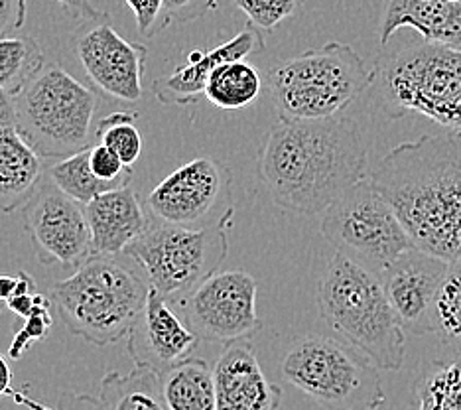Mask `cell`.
I'll return each mask as SVG.
<instances>
[{"mask_svg":"<svg viewBox=\"0 0 461 410\" xmlns=\"http://www.w3.org/2000/svg\"><path fill=\"white\" fill-rule=\"evenodd\" d=\"M449 3H459V0H449Z\"/></svg>","mask_w":461,"mask_h":410,"instance_id":"cell-43","label":"cell"},{"mask_svg":"<svg viewBox=\"0 0 461 410\" xmlns=\"http://www.w3.org/2000/svg\"><path fill=\"white\" fill-rule=\"evenodd\" d=\"M369 178L416 249L446 262L461 259V132L398 144Z\"/></svg>","mask_w":461,"mask_h":410,"instance_id":"cell-2","label":"cell"},{"mask_svg":"<svg viewBox=\"0 0 461 410\" xmlns=\"http://www.w3.org/2000/svg\"><path fill=\"white\" fill-rule=\"evenodd\" d=\"M154 219L164 223L205 229L233 225V176L212 156H199L177 168L146 197Z\"/></svg>","mask_w":461,"mask_h":410,"instance_id":"cell-11","label":"cell"},{"mask_svg":"<svg viewBox=\"0 0 461 410\" xmlns=\"http://www.w3.org/2000/svg\"><path fill=\"white\" fill-rule=\"evenodd\" d=\"M449 262L420 249H411L381 272L383 287L404 332H436V302Z\"/></svg>","mask_w":461,"mask_h":410,"instance_id":"cell-15","label":"cell"},{"mask_svg":"<svg viewBox=\"0 0 461 410\" xmlns=\"http://www.w3.org/2000/svg\"><path fill=\"white\" fill-rule=\"evenodd\" d=\"M16 290L13 296L8 298L6 308L13 312L14 315H18L20 320L30 318L32 314L50 310L51 306V298H46L36 287V280L32 275H28L26 270H18L16 272Z\"/></svg>","mask_w":461,"mask_h":410,"instance_id":"cell-31","label":"cell"},{"mask_svg":"<svg viewBox=\"0 0 461 410\" xmlns=\"http://www.w3.org/2000/svg\"><path fill=\"white\" fill-rule=\"evenodd\" d=\"M99 396L107 410H170L162 395L160 375L149 367H134L131 373H107Z\"/></svg>","mask_w":461,"mask_h":410,"instance_id":"cell-23","label":"cell"},{"mask_svg":"<svg viewBox=\"0 0 461 410\" xmlns=\"http://www.w3.org/2000/svg\"><path fill=\"white\" fill-rule=\"evenodd\" d=\"M401 28H412L426 41L461 50V0H389L379 26L381 48Z\"/></svg>","mask_w":461,"mask_h":410,"instance_id":"cell-20","label":"cell"},{"mask_svg":"<svg viewBox=\"0 0 461 410\" xmlns=\"http://www.w3.org/2000/svg\"><path fill=\"white\" fill-rule=\"evenodd\" d=\"M416 410H461V351L426 363L414 383Z\"/></svg>","mask_w":461,"mask_h":410,"instance_id":"cell-24","label":"cell"},{"mask_svg":"<svg viewBox=\"0 0 461 410\" xmlns=\"http://www.w3.org/2000/svg\"><path fill=\"white\" fill-rule=\"evenodd\" d=\"M219 0H162L164 24L194 23V20L215 10Z\"/></svg>","mask_w":461,"mask_h":410,"instance_id":"cell-34","label":"cell"},{"mask_svg":"<svg viewBox=\"0 0 461 410\" xmlns=\"http://www.w3.org/2000/svg\"><path fill=\"white\" fill-rule=\"evenodd\" d=\"M321 320L384 371L404 365V328L386 296L379 272L335 252L318 284Z\"/></svg>","mask_w":461,"mask_h":410,"instance_id":"cell-3","label":"cell"},{"mask_svg":"<svg viewBox=\"0 0 461 410\" xmlns=\"http://www.w3.org/2000/svg\"><path fill=\"white\" fill-rule=\"evenodd\" d=\"M280 371L328 410H376L384 403L381 373L341 338L308 333L290 345Z\"/></svg>","mask_w":461,"mask_h":410,"instance_id":"cell-8","label":"cell"},{"mask_svg":"<svg viewBox=\"0 0 461 410\" xmlns=\"http://www.w3.org/2000/svg\"><path fill=\"white\" fill-rule=\"evenodd\" d=\"M0 123H16L14 97L3 89H0Z\"/></svg>","mask_w":461,"mask_h":410,"instance_id":"cell-40","label":"cell"},{"mask_svg":"<svg viewBox=\"0 0 461 410\" xmlns=\"http://www.w3.org/2000/svg\"><path fill=\"white\" fill-rule=\"evenodd\" d=\"M150 284L117 257L93 255L51 288V304L66 328L95 347L129 335L149 296Z\"/></svg>","mask_w":461,"mask_h":410,"instance_id":"cell-5","label":"cell"},{"mask_svg":"<svg viewBox=\"0 0 461 410\" xmlns=\"http://www.w3.org/2000/svg\"><path fill=\"white\" fill-rule=\"evenodd\" d=\"M73 54L95 89L107 97L136 103L142 99V79L149 48L124 40L109 16L86 20L73 34Z\"/></svg>","mask_w":461,"mask_h":410,"instance_id":"cell-14","label":"cell"},{"mask_svg":"<svg viewBox=\"0 0 461 410\" xmlns=\"http://www.w3.org/2000/svg\"><path fill=\"white\" fill-rule=\"evenodd\" d=\"M199 340L187 328L158 290L150 288L144 306L127 335V353L136 367H149L156 373L172 369L190 360Z\"/></svg>","mask_w":461,"mask_h":410,"instance_id":"cell-16","label":"cell"},{"mask_svg":"<svg viewBox=\"0 0 461 410\" xmlns=\"http://www.w3.org/2000/svg\"><path fill=\"white\" fill-rule=\"evenodd\" d=\"M164 401L170 410H217L215 371L205 360L190 357L160 373Z\"/></svg>","mask_w":461,"mask_h":410,"instance_id":"cell-22","label":"cell"},{"mask_svg":"<svg viewBox=\"0 0 461 410\" xmlns=\"http://www.w3.org/2000/svg\"><path fill=\"white\" fill-rule=\"evenodd\" d=\"M3 396L14 398L18 405L28 406L30 410H54V408L41 406L40 403L32 401V398H30L28 395L16 391V388L13 387V369H10V365L6 363L5 357L0 355V398H3Z\"/></svg>","mask_w":461,"mask_h":410,"instance_id":"cell-37","label":"cell"},{"mask_svg":"<svg viewBox=\"0 0 461 410\" xmlns=\"http://www.w3.org/2000/svg\"><path fill=\"white\" fill-rule=\"evenodd\" d=\"M213 371L217 410H280L282 388L260 369L250 342L225 345Z\"/></svg>","mask_w":461,"mask_h":410,"instance_id":"cell-18","label":"cell"},{"mask_svg":"<svg viewBox=\"0 0 461 410\" xmlns=\"http://www.w3.org/2000/svg\"><path fill=\"white\" fill-rule=\"evenodd\" d=\"M265 50V40L260 30L247 23L245 28L230 40L217 48L203 51L192 50L184 66H177L166 76H160L152 83V93L162 105H194L205 97V86L212 73L227 61L247 59L249 56L260 54Z\"/></svg>","mask_w":461,"mask_h":410,"instance_id":"cell-17","label":"cell"},{"mask_svg":"<svg viewBox=\"0 0 461 410\" xmlns=\"http://www.w3.org/2000/svg\"><path fill=\"white\" fill-rule=\"evenodd\" d=\"M58 3L66 8L69 16L81 18L83 23L107 16V13L101 8V0H58Z\"/></svg>","mask_w":461,"mask_h":410,"instance_id":"cell-39","label":"cell"},{"mask_svg":"<svg viewBox=\"0 0 461 410\" xmlns=\"http://www.w3.org/2000/svg\"><path fill=\"white\" fill-rule=\"evenodd\" d=\"M48 178L61 192L68 194L76 202L87 205L101 194L121 189L122 186L113 182H103L91 170V149L73 154L64 160H58L48 168Z\"/></svg>","mask_w":461,"mask_h":410,"instance_id":"cell-27","label":"cell"},{"mask_svg":"<svg viewBox=\"0 0 461 410\" xmlns=\"http://www.w3.org/2000/svg\"><path fill=\"white\" fill-rule=\"evenodd\" d=\"M86 214L93 255L107 257H117L127 251L144 233L150 221L139 196L129 186L97 196L86 205Z\"/></svg>","mask_w":461,"mask_h":410,"instance_id":"cell-19","label":"cell"},{"mask_svg":"<svg viewBox=\"0 0 461 410\" xmlns=\"http://www.w3.org/2000/svg\"><path fill=\"white\" fill-rule=\"evenodd\" d=\"M235 6L243 10L249 23L258 30L272 32L282 20L296 13L302 0H233Z\"/></svg>","mask_w":461,"mask_h":410,"instance_id":"cell-30","label":"cell"},{"mask_svg":"<svg viewBox=\"0 0 461 410\" xmlns=\"http://www.w3.org/2000/svg\"><path fill=\"white\" fill-rule=\"evenodd\" d=\"M136 113L117 111L97 123L99 144L107 146L131 168L142 154V134L136 126Z\"/></svg>","mask_w":461,"mask_h":410,"instance_id":"cell-29","label":"cell"},{"mask_svg":"<svg viewBox=\"0 0 461 410\" xmlns=\"http://www.w3.org/2000/svg\"><path fill=\"white\" fill-rule=\"evenodd\" d=\"M199 342H249L263 330L257 314V280L245 270H217L176 302Z\"/></svg>","mask_w":461,"mask_h":410,"instance_id":"cell-12","label":"cell"},{"mask_svg":"<svg viewBox=\"0 0 461 410\" xmlns=\"http://www.w3.org/2000/svg\"><path fill=\"white\" fill-rule=\"evenodd\" d=\"M320 229L339 252L379 275L414 249L393 205L376 192L371 178H363L335 199L323 212Z\"/></svg>","mask_w":461,"mask_h":410,"instance_id":"cell-10","label":"cell"},{"mask_svg":"<svg viewBox=\"0 0 461 410\" xmlns=\"http://www.w3.org/2000/svg\"><path fill=\"white\" fill-rule=\"evenodd\" d=\"M449 350L461 351V259L449 262L436 302V332Z\"/></svg>","mask_w":461,"mask_h":410,"instance_id":"cell-28","label":"cell"},{"mask_svg":"<svg viewBox=\"0 0 461 410\" xmlns=\"http://www.w3.org/2000/svg\"><path fill=\"white\" fill-rule=\"evenodd\" d=\"M46 66V54L32 36L0 38V89L8 95L23 91Z\"/></svg>","mask_w":461,"mask_h":410,"instance_id":"cell-26","label":"cell"},{"mask_svg":"<svg viewBox=\"0 0 461 410\" xmlns=\"http://www.w3.org/2000/svg\"><path fill=\"white\" fill-rule=\"evenodd\" d=\"M263 77L247 59L219 66L205 86V99L221 111H240L258 99Z\"/></svg>","mask_w":461,"mask_h":410,"instance_id":"cell-25","label":"cell"},{"mask_svg":"<svg viewBox=\"0 0 461 410\" xmlns=\"http://www.w3.org/2000/svg\"><path fill=\"white\" fill-rule=\"evenodd\" d=\"M44 180V160L34 152L16 123H0V212L24 207Z\"/></svg>","mask_w":461,"mask_h":410,"instance_id":"cell-21","label":"cell"},{"mask_svg":"<svg viewBox=\"0 0 461 410\" xmlns=\"http://www.w3.org/2000/svg\"><path fill=\"white\" fill-rule=\"evenodd\" d=\"M267 86L278 119L318 121L338 117L373 86V69L349 44L328 41L268 71Z\"/></svg>","mask_w":461,"mask_h":410,"instance_id":"cell-6","label":"cell"},{"mask_svg":"<svg viewBox=\"0 0 461 410\" xmlns=\"http://www.w3.org/2000/svg\"><path fill=\"white\" fill-rule=\"evenodd\" d=\"M54 410H107L101 396H93L87 393H61Z\"/></svg>","mask_w":461,"mask_h":410,"instance_id":"cell-38","label":"cell"},{"mask_svg":"<svg viewBox=\"0 0 461 410\" xmlns=\"http://www.w3.org/2000/svg\"><path fill=\"white\" fill-rule=\"evenodd\" d=\"M26 0H0V38L13 36L26 23Z\"/></svg>","mask_w":461,"mask_h":410,"instance_id":"cell-36","label":"cell"},{"mask_svg":"<svg viewBox=\"0 0 461 410\" xmlns=\"http://www.w3.org/2000/svg\"><path fill=\"white\" fill-rule=\"evenodd\" d=\"M229 227L230 223L187 229L152 217L124 255L142 269L150 288L177 302L223 265L229 255Z\"/></svg>","mask_w":461,"mask_h":410,"instance_id":"cell-9","label":"cell"},{"mask_svg":"<svg viewBox=\"0 0 461 410\" xmlns=\"http://www.w3.org/2000/svg\"><path fill=\"white\" fill-rule=\"evenodd\" d=\"M124 3L132 10L136 28L142 36L152 38L158 34V30L166 28L162 0H124Z\"/></svg>","mask_w":461,"mask_h":410,"instance_id":"cell-35","label":"cell"},{"mask_svg":"<svg viewBox=\"0 0 461 410\" xmlns=\"http://www.w3.org/2000/svg\"><path fill=\"white\" fill-rule=\"evenodd\" d=\"M6 308V302L3 300V298H0V314H3V310Z\"/></svg>","mask_w":461,"mask_h":410,"instance_id":"cell-42","label":"cell"},{"mask_svg":"<svg viewBox=\"0 0 461 410\" xmlns=\"http://www.w3.org/2000/svg\"><path fill=\"white\" fill-rule=\"evenodd\" d=\"M51 323H54V320H51L50 310L32 314L30 318H26L24 325L18 330L13 343L8 347L10 360H20V357H23L34 343L46 340L50 335Z\"/></svg>","mask_w":461,"mask_h":410,"instance_id":"cell-33","label":"cell"},{"mask_svg":"<svg viewBox=\"0 0 461 410\" xmlns=\"http://www.w3.org/2000/svg\"><path fill=\"white\" fill-rule=\"evenodd\" d=\"M24 227L41 265L79 269L93 257L86 205L44 178L23 207Z\"/></svg>","mask_w":461,"mask_h":410,"instance_id":"cell-13","label":"cell"},{"mask_svg":"<svg viewBox=\"0 0 461 410\" xmlns=\"http://www.w3.org/2000/svg\"><path fill=\"white\" fill-rule=\"evenodd\" d=\"M369 142L357 121L341 113L318 121L278 119L258 156L260 180L278 207L323 214L366 178Z\"/></svg>","mask_w":461,"mask_h":410,"instance_id":"cell-1","label":"cell"},{"mask_svg":"<svg viewBox=\"0 0 461 410\" xmlns=\"http://www.w3.org/2000/svg\"><path fill=\"white\" fill-rule=\"evenodd\" d=\"M91 170L103 182H113L122 187H127L132 182V168L124 164L104 144H97L91 149Z\"/></svg>","mask_w":461,"mask_h":410,"instance_id":"cell-32","label":"cell"},{"mask_svg":"<svg viewBox=\"0 0 461 410\" xmlns=\"http://www.w3.org/2000/svg\"><path fill=\"white\" fill-rule=\"evenodd\" d=\"M16 126L41 160H64L93 149L97 126L93 119L99 109L97 91L50 63L16 97Z\"/></svg>","mask_w":461,"mask_h":410,"instance_id":"cell-7","label":"cell"},{"mask_svg":"<svg viewBox=\"0 0 461 410\" xmlns=\"http://www.w3.org/2000/svg\"><path fill=\"white\" fill-rule=\"evenodd\" d=\"M376 103L391 121L406 114L461 132V50L414 40L381 48L373 68Z\"/></svg>","mask_w":461,"mask_h":410,"instance_id":"cell-4","label":"cell"},{"mask_svg":"<svg viewBox=\"0 0 461 410\" xmlns=\"http://www.w3.org/2000/svg\"><path fill=\"white\" fill-rule=\"evenodd\" d=\"M16 284H18L16 277H0V298L8 302V298L13 296L16 290Z\"/></svg>","mask_w":461,"mask_h":410,"instance_id":"cell-41","label":"cell"}]
</instances>
